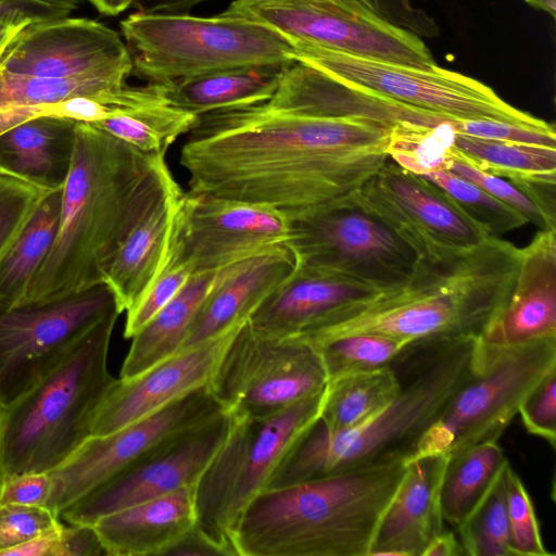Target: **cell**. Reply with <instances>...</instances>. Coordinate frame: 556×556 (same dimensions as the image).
Listing matches in <instances>:
<instances>
[{
  "label": "cell",
  "instance_id": "cell-1",
  "mask_svg": "<svg viewBox=\"0 0 556 556\" xmlns=\"http://www.w3.org/2000/svg\"><path fill=\"white\" fill-rule=\"evenodd\" d=\"M179 162L188 192L270 206L287 216L355 193L388 157L390 129L269 101L199 116Z\"/></svg>",
  "mask_w": 556,
  "mask_h": 556
},
{
  "label": "cell",
  "instance_id": "cell-2",
  "mask_svg": "<svg viewBox=\"0 0 556 556\" xmlns=\"http://www.w3.org/2000/svg\"><path fill=\"white\" fill-rule=\"evenodd\" d=\"M176 185L164 155L143 153L77 122L58 233L23 304L62 299L103 283L108 265L129 233Z\"/></svg>",
  "mask_w": 556,
  "mask_h": 556
},
{
  "label": "cell",
  "instance_id": "cell-3",
  "mask_svg": "<svg viewBox=\"0 0 556 556\" xmlns=\"http://www.w3.org/2000/svg\"><path fill=\"white\" fill-rule=\"evenodd\" d=\"M519 258L520 249L497 237L439 257H419L402 285L333 311L296 338L309 344L358 333L407 342L479 338L507 300Z\"/></svg>",
  "mask_w": 556,
  "mask_h": 556
},
{
  "label": "cell",
  "instance_id": "cell-4",
  "mask_svg": "<svg viewBox=\"0 0 556 556\" xmlns=\"http://www.w3.org/2000/svg\"><path fill=\"white\" fill-rule=\"evenodd\" d=\"M477 340L440 336L409 342L390 363L400 379L399 394L351 429L331 430L317 419L286 453L267 489L353 467L412 459L424 433L466 379Z\"/></svg>",
  "mask_w": 556,
  "mask_h": 556
},
{
  "label": "cell",
  "instance_id": "cell-5",
  "mask_svg": "<svg viewBox=\"0 0 556 556\" xmlns=\"http://www.w3.org/2000/svg\"><path fill=\"white\" fill-rule=\"evenodd\" d=\"M399 458L267 489L233 534L237 556H368L406 471Z\"/></svg>",
  "mask_w": 556,
  "mask_h": 556
},
{
  "label": "cell",
  "instance_id": "cell-6",
  "mask_svg": "<svg viewBox=\"0 0 556 556\" xmlns=\"http://www.w3.org/2000/svg\"><path fill=\"white\" fill-rule=\"evenodd\" d=\"M118 311L91 327L30 389L0 409V479L50 471L89 435L115 382L108 354Z\"/></svg>",
  "mask_w": 556,
  "mask_h": 556
},
{
  "label": "cell",
  "instance_id": "cell-7",
  "mask_svg": "<svg viewBox=\"0 0 556 556\" xmlns=\"http://www.w3.org/2000/svg\"><path fill=\"white\" fill-rule=\"evenodd\" d=\"M131 74L165 83L228 68L295 61L292 47L273 29L227 14L136 12L121 22Z\"/></svg>",
  "mask_w": 556,
  "mask_h": 556
},
{
  "label": "cell",
  "instance_id": "cell-8",
  "mask_svg": "<svg viewBox=\"0 0 556 556\" xmlns=\"http://www.w3.org/2000/svg\"><path fill=\"white\" fill-rule=\"evenodd\" d=\"M325 389L267 417L231 414L227 438L194 486L197 527L228 556L249 505L264 492L286 453L320 414ZM229 413V412H228Z\"/></svg>",
  "mask_w": 556,
  "mask_h": 556
},
{
  "label": "cell",
  "instance_id": "cell-9",
  "mask_svg": "<svg viewBox=\"0 0 556 556\" xmlns=\"http://www.w3.org/2000/svg\"><path fill=\"white\" fill-rule=\"evenodd\" d=\"M553 369L556 336L510 345L478 338L466 379L424 433L413 458L451 457L479 443L497 442L528 393Z\"/></svg>",
  "mask_w": 556,
  "mask_h": 556
},
{
  "label": "cell",
  "instance_id": "cell-10",
  "mask_svg": "<svg viewBox=\"0 0 556 556\" xmlns=\"http://www.w3.org/2000/svg\"><path fill=\"white\" fill-rule=\"evenodd\" d=\"M290 46L296 61L448 119L496 121L533 128L552 126L511 106L485 84L438 65L418 67L309 43Z\"/></svg>",
  "mask_w": 556,
  "mask_h": 556
},
{
  "label": "cell",
  "instance_id": "cell-11",
  "mask_svg": "<svg viewBox=\"0 0 556 556\" xmlns=\"http://www.w3.org/2000/svg\"><path fill=\"white\" fill-rule=\"evenodd\" d=\"M288 218L287 245L296 264L331 270L379 291L402 285L419 260L355 193Z\"/></svg>",
  "mask_w": 556,
  "mask_h": 556
},
{
  "label": "cell",
  "instance_id": "cell-12",
  "mask_svg": "<svg viewBox=\"0 0 556 556\" xmlns=\"http://www.w3.org/2000/svg\"><path fill=\"white\" fill-rule=\"evenodd\" d=\"M223 13L262 24L288 43H309L418 67L437 65L420 37L356 0H235Z\"/></svg>",
  "mask_w": 556,
  "mask_h": 556
},
{
  "label": "cell",
  "instance_id": "cell-13",
  "mask_svg": "<svg viewBox=\"0 0 556 556\" xmlns=\"http://www.w3.org/2000/svg\"><path fill=\"white\" fill-rule=\"evenodd\" d=\"M326 386L323 363L312 345L296 337L268 336L248 320L230 340L207 387L225 410L267 417Z\"/></svg>",
  "mask_w": 556,
  "mask_h": 556
},
{
  "label": "cell",
  "instance_id": "cell-14",
  "mask_svg": "<svg viewBox=\"0 0 556 556\" xmlns=\"http://www.w3.org/2000/svg\"><path fill=\"white\" fill-rule=\"evenodd\" d=\"M115 311L121 313L105 283L45 303L0 306V409L30 389L91 327Z\"/></svg>",
  "mask_w": 556,
  "mask_h": 556
},
{
  "label": "cell",
  "instance_id": "cell-15",
  "mask_svg": "<svg viewBox=\"0 0 556 556\" xmlns=\"http://www.w3.org/2000/svg\"><path fill=\"white\" fill-rule=\"evenodd\" d=\"M224 410L208 387H202L115 431L89 435L49 471L51 488L46 506L61 517L67 507L161 442Z\"/></svg>",
  "mask_w": 556,
  "mask_h": 556
},
{
  "label": "cell",
  "instance_id": "cell-16",
  "mask_svg": "<svg viewBox=\"0 0 556 556\" xmlns=\"http://www.w3.org/2000/svg\"><path fill=\"white\" fill-rule=\"evenodd\" d=\"M356 200L406 240L419 257L471 249L490 236L439 186L388 160L355 192Z\"/></svg>",
  "mask_w": 556,
  "mask_h": 556
},
{
  "label": "cell",
  "instance_id": "cell-17",
  "mask_svg": "<svg viewBox=\"0 0 556 556\" xmlns=\"http://www.w3.org/2000/svg\"><path fill=\"white\" fill-rule=\"evenodd\" d=\"M231 415L224 410L210 420L161 442L61 514L74 525L98 519L181 488L195 486L227 438Z\"/></svg>",
  "mask_w": 556,
  "mask_h": 556
},
{
  "label": "cell",
  "instance_id": "cell-18",
  "mask_svg": "<svg viewBox=\"0 0 556 556\" xmlns=\"http://www.w3.org/2000/svg\"><path fill=\"white\" fill-rule=\"evenodd\" d=\"M289 238V218L278 210L188 191L175 224L179 253L194 273L287 248Z\"/></svg>",
  "mask_w": 556,
  "mask_h": 556
},
{
  "label": "cell",
  "instance_id": "cell-19",
  "mask_svg": "<svg viewBox=\"0 0 556 556\" xmlns=\"http://www.w3.org/2000/svg\"><path fill=\"white\" fill-rule=\"evenodd\" d=\"M0 70L21 76L126 84L132 61L115 30L93 20L66 16L25 26L2 52Z\"/></svg>",
  "mask_w": 556,
  "mask_h": 556
},
{
  "label": "cell",
  "instance_id": "cell-20",
  "mask_svg": "<svg viewBox=\"0 0 556 556\" xmlns=\"http://www.w3.org/2000/svg\"><path fill=\"white\" fill-rule=\"evenodd\" d=\"M237 331L179 350L134 377L116 379L92 416L90 435L115 431L207 387Z\"/></svg>",
  "mask_w": 556,
  "mask_h": 556
},
{
  "label": "cell",
  "instance_id": "cell-21",
  "mask_svg": "<svg viewBox=\"0 0 556 556\" xmlns=\"http://www.w3.org/2000/svg\"><path fill=\"white\" fill-rule=\"evenodd\" d=\"M556 336V230L520 249L511 291L479 339L510 345Z\"/></svg>",
  "mask_w": 556,
  "mask_h": 556
},
{
  "label": "cell",
  "instance_id": "cell-22",
  "mask_svg": "<svg viewBox=\"0 0 556 556\" xmlns=\"http://www.w3.org/2000/svg\"><path fill=\"white\" fill-rule=\"evenodd\" d=\"M378 292L344 275L296 264L249 321L268 336L299 337L333 311Z\"/></svg>",
  "mask_w": 556,
  "mask_h": 556
},
{
  "label": "cell",
  "instance_id": "cell-23",
  "mask_svg": "<svg viewBox=\"0 0 556 556\" xmlns=\"http://www.w3.org/2000/svg\"><path fill=\"white\" fill-rule=\"evenodd\" d=\"M447 459V455H428L407 462L368 556H421L428 543L444 530L439 491Z\"/></svg>",
  "mask_w": 556,
  "mask_h": 556
},
{
  "label": "cell",
  "instance_id": "cell-24",
  "mask_svg": "<svg viewBox=\"0 0 556 556\" xmlns=\"http://www.w3.org/2000/svg\"><path fill=\"white\" fill-rule=\"evenodd\" d=\"M295 265L288 247L242 261L202 303L179 350L239 329Z\"/></svg>",
  "mask_w": 556,
  "mask_h": 556
},
{
  "label": "cell",
  "instance_id": "cell-25",
  "mask_svg": "<svg viewBox=\"0 0 556 556\" xmlns=\"http://www.w3.org/2000/svg\"><path fill=\"white\" fill-rule=\"evenodd\" d=\"M195 522L194 486H186L103 516L93 527L106 555L165 556Z\"/></svg>",
  "mask_w": 556,
  "mask_h": 556
},
{
  "label": "cell",
  "instance_id": "cell-26",
  "mask_svg": "<svg viewBox=\"0 0 556 556\" xmlns=\"http://www.w3.org/2000/svg\"><path fill=\"white\" fill-rule=\"evenodd\" d=\"M184 192L178 184L168 190L137 224L108 265L103 283L112 291L121 313L132 308L162 271Z\"/></svg>",
  "mask_w": 556,
  "mask_h": 556
},
{
  "label": "cell",
  "instance_id": "cell-27",
  "mask_svg": "<svg viewBox=\"0 0 556 556\" xmlns=\"http://www.w3.org/2000/svg\"><path fill=\"white\" fill-rule=\"evenodd\" d=\"M76 121L42 115L0 132V172L45 190L62 189L75 146Z\"/></svg>",
  "mask_w": 556,
  "mask_h": 556
},
{
  "label": "cell",
  "instance_id": "cell-28",
  "mask_svg": "<svg viewBox=\"0 0 556 556\" xmlns=\"http://www.w3.org/2000/svg\"><path fill=\"white\" fill-rule=\"evenodd\" d=\"M241 262L194 273L174 299L131 338L119 378L134 377L179 351L202 303Z\"/></svg>",
  "mask_w": 556,
  "mask_h": 556
},
{
  "label": "cell",
  "instance_id": "cell-29",
  "mask_svg": "<svg viewBox=\"0 0 556 556\" xmlns=\"http://www.w3.org/2000/svg\"><path fill=\"white\" fill-rule=\"evenodd\" d=\"M287 66L235 67L162 84L169 104L200 116L269 100Z\"/></svg>",
  "mask_w": 556,
  "mask_h": 556
},
{
  "label": "cell",
  "instance_id": "cell-30",
  "mask_svg": "<svg viewBox=\"0 0 556 556\" xmlns=\"http://www.w3.org/2000/svg\"><path fill=\"white\" fill-rule=\"evenodd\" d=\"M62 189L50 191L0 262V306L23 304L27 291L55 240Z\"/></svg>",
  "mask_w": 556,
  "mask_h": 556
},
{
  "label": "cell",
  "instance_id": "cell-31",
  "mask_svg": "<svg viewBox=\"0 0 556 556\" xmlns=\"http://www.w3.org/2000/svg\"><path fill=\"white\" fill-rule=\"evenodd\" d=\"M497 442H483L448 457L439 491L444 521L457 528L485 496L507 464Z\"/></svg>",
  "mask_w": 556,
  "mask_h": 556
},
{
  "label": "cell",
  "instance_id": "cell-32",
  "mask_svg": "<svg viewBox=\"0 0 556 556\" xmlns=\"http://www.w3.org/2000/svg\"><path fill=\"white\" fill-rule=\"evenodd\" d=\"M400 389V379L390 364L330 380L318 419L331 430L354 428L389 404Z\"/></svg>",
  "mask_w": 556,
  "mask_h": 556
},
{
  "label": "cell",
  "instance_id": "cell-33",
  "mask_svg": "<svg viewBox=\"0 0 556 556\" xmlns=\"http://www.w3.org/2000/svg\"><path fill=\"white\" fill-rule=\"evenodd\" d=\"M454 147L479 169L513 185L556 182V148L455 134Z\"/></svg>",
  "mask_w": 556,
  "mask_h": 556
},
{
  "label": "cell",
  "instance_id": "cell-34",
  "mask_svg": "<svg viewBox=\"0 0 556 556\" xmlns=\"http://www.w3.org/2000/svg\"><path fill=\"white\" fill-rule=\"evenodd\" d=\"M198 119V115L168 102H157L91 125L143 153L165 156L169 146L179 136L188 134Z\"/></svg>",
  "mask_w": 556,
  "mask_h": 556
},
{
  "label": "cell",
  "instance_id": "cell-35",
  "mask_svg": "<svg viewBox=\"0 0 556 556\" xmlns=\"http://www.w3.org/2000/svg\"><path fill=\"white\" fill-rule=\"evenodd\" d=\"M509 460L466 520L456 529L465 555L513 556L509 546L507 480Z\"/></svg>",
  "mask_w": 556,
  "mask_h": 556
},
{
  "label": "cell",
  "instance_id": "cell-36",
  "mask_svg": "<svg viewBox=\"0 0 556 556\" xmlns=\"http://www.w3.org/2000/svg\"><path fill=\"white\" fill-rule=\"evenodd\" d=\"M408 343L378 334L358 333L308 344L318 353L328 382L388 366Z\"/></svg>",
  "mask_w": 556,
  "mask_h": 556
},
{
  "label": "cell",
  "instance_id": "cell-37",
  "mask_svg": "<svg viewBox=\"0 0 556 556\" xmlns=\"http://www.w3.org/2000/svg\"><path fill=\"white\" fill-rule=\"evenodd\" d=\"M421 177L443 189L463 212L490 236L497 237L528 223L506 203L447 170H434Z\"/></svg>",
  "mask_w": 556,
  "mask_h": 556
},
{
  "label": "cell",
  "instance_id": "cell-38",
  "mask_svg": "<svg viewBox=\"0 0 556 556\" xmlns=\"http://www.w3.org/2000/svg\"><path fill=\"white\" fill-rule=\"evenodd\" d=\"M193 274V266L184 260L179 253L174 229L172 245L162 271L138 303L126 312L124 337L131 339L157 312L174 299Z\"/></svg>",
  "mask_w": 556,
  "mask_h": 556
},
{
  "label": "cell",
  "instance_id": "cell-39",
  "mask_svg": "<svg viewBox=\"0 0 556 556\" xmlns=\"http://www.w3.org/2000/svg\"><path fill=\"white\" fill-rule=\"evenodd\" d=\"M444 170L475 184L506 203L540 230H556V222L549 219L526 194L511 182H507L503 178L485 173L470 164L459 154L454 147V142L447 154Z\"/></svg>",
  "mask_w": 556,
  "mask_h": 556
},
{
  "label": "cell",
  "instance_id": "cell-40",
  "mask_svg": "<svg viewBox=\"0 0 556 556\" xmlns=\"http://www.w3.org/2000/svg\"><path fill=\"white\" fill-rule=\"evenodd\" d=\"M509 546L513 556H552L542 540L532 500L518 473L509 468L507 480Z\"/></svg>",
  "mask_w": 556,
  "mask_h": 556
},
{
  "label": "cell",
  "instance_id": "cell-41",
  "mask_svg": "<svg viewBox=\"0 0 556 556\" xmlns=\"http://www.w3.org/2000/svg\"><path fill=\"white\" fill-rule=\"evenodd\" d=\"M49 192L0 172V262Z\"/></svg>",
  "mask_w": 556,
  "mask_h": 556
},
{
  "label": "cell",
  "instance_id": "cell-42",
  "mask_svg": "<svg viewBox=\"0 0 556 556\" xmlns=\"http://www.w3.org/2000/svg\"><path fill=\"white\" fill-rule=\"evenodd\" d=\"M61 517L47 506H0V556L61 523Z\"/></svg>",
  "mask_w": 556,
  "mask_h": 556
},
{
  "label": "cell",
  "instance_id": "cell-43",
  "mask_svg": "<svg viewBox=\"0 0 556 556\" xmlns=\"http://www.w3.org/2000/svg\"><path fill=\"white\" fill-rule=\"evenodd\" d=\"M526 430L545 440L553 448L556 443V369L549 371L525 397L518 414Z\"/></svg>",
  "mask_w": 556,
  "mask_h": 556
},
{
  "label": "cell",
  "instance_id": "cell-44",
  "mask_svg": "<svg viewBox=\"0 0 556 556\" xmlns=\"http://www.w3.org/2000/svg\"><path fill=\"white\" fill-rule=\"evenodd\" d=\"M387 22L418 37L434 38L440 34L435 21L413 0H356Z\"/></svg>",
  "mask_w": 556,
  "mask_h": 556
},
{
  "label": "cell",
  "instance_id": "cell-45",
  "mask_svg": "<svg viewBox=\"0 0 556 556\" xmlns=\"http://www.w3.org/2000/svg\"><path fill=\"white\" fill-rule=\"evenodd\" d=\"M49 471H27L0 479V506H46L50 494Z\"/></svg>",
  "mask_w": 556,
  "mask_h": 556
},
{
  "label": "cell",
  "instance_id": "cell-46",
  "mask_svg": "<svg viewBox=\"0 0 556 556\" xmlns=\"http://www.w3.org/2000/svg\"><path fill=\"white\" fill-rule=\"evenodd\" d=\"M73 10L39 0H0V21L38 23L66 17Z\"/></svg>",
  "mask_w": 556,
  "mask_h": 556
},
{
  "label": "cell",
  "instance_id": "cell-47",
  "mask_svg": "<svg viewBox=\"0 0 556 556\" xmlns=\"http://www.w3.org/2000/svg\"><path fill=\"white\" fill-rule=\"evenodd\" d=\"M106 555L93 525L63 523L56 556Z\"/></svg>",
  "mask_w": 556,
  "mask_h": 556
},
{
  "label": "cell",
  "instance_id": "cell-48",
  "mask_svg": "<svg viewBox=\"0 0 556 556\" xmlns=\"http://www.w3.org/2000/svg\"><path fill=\"white\" fill-rule=\"evenodd\" d=\"M165 556H228V554L194 525L167 549Z\"/></svg>",
  "mask_w": 556,
  "mask_h": 556
},
{
  "label": "cell",
  "instance_id": "cell-49",
  "mask_svg": "<svg viewBox=\"0 0 556 556\" xmlns=\"http://www.w3.org/2000/svg\"><path fill=\"white\" fill-rule=\"evenodd\" d=\"M62 526L61 522L58 527L9 549L4 556H56Z\"/></svg>",
  "mask_w": 556,
  "mask_h": 556
},
{
  "label": "cell",
  "instance_id": "cell-50",
  "mask_svg": "<svg viewBox=\"0 0 556 556\" xmlns=\"http://www.w3.org/2000/svg\"><path fill=\"white\" fill-rule=\"evenodd\" d=\"M465 555L459 539L452 531H442L426 546L421 556H459Z\"/></svg>",
  "mask_w": 556,
  "mask_h": 556
},
{
  "label": "cell",
  "instance_id": "cell-51",
  "mask_svg": "<svg viewBox=\"0 0 556 556\" xmlns=\"http://www.w3.org/2000/svg\"><path fill=\"white\" fill-rule=\"evenodd\" d=\"M206 0H136L135 7L144 13H180Z\"/></svg>",
  "mask_w": 556,
  "mask_h": 556
},
{
  "label": "cell",
  "instance_id": "cell-52",
  "mask_svg": "<svg viewBox=\"0 0 556 556\" xmlns=\"http://www.w3.org/2000/svg\"><path fill=\"white\" fill-rule=\"evenodd\" d=\"M101 14L117 15L129 7L134 5L136 0H88Z\"/></svg>",
  "mask_w": 556,
  "mask_h": 556
},
{
  "label": "cell",
  "instance_id": "cell-53",
  "mask_svg": "<svg viewBox=\"0 0 556 556\" xmlns=\"http://www.w3.org/2000/svg\"><path fill=\"white\" fill-rule=\"evenodd\" d=\"M28 24L0 21V56L12 39Z\"/></svg>",
  "mask_w": 556,
  "mask_h": 556
},
{
  "label": "cell",
  "instance_id": "cell-54",
  "mask_svg": "<svg viewBox=\"0 0 556 556\" xmlns=\"http://www.w3.org/2000/svg\"><path fill=\"white\" fill-rule=\"evenodd\" d=\"M530 7L548 13L552 17L556 16V0H523Z\"/></svg>",
  "mask_w": 556,
  "mask_h": 556
},
{
  "label": "cell",
  "instance_id": "cell-55",
  "mask_svg": "<svg viewBox=\"0 0 556 556\" xmlns=\"http://www.w3.org/2000/svg\"><path fill=\"white\" fill-rule=\"evenodd\" d=\"M39 1L65 7V8H68L74 11L78 8L81 0H39Z\"/></svg>",
  "mask_w": 556,
  "mask_h": 556
}]
</instances>
